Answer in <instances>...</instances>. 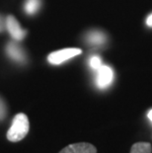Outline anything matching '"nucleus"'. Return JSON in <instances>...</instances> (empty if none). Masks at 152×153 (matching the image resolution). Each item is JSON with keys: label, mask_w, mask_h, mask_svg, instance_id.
<instances>
[{"label": "nucleus", "mask_w": 152, "mask_h": 153, "mask_svg": "<svg viewBox=\"0 0 152 153\" xmlns=\"http://www.w3.org/2000/svg\"><path fill=\"white\" fill-rule=\"evenodd\" d=\"M30 129V123L27 115L17 114L13 119L11 128L7 131V139L11 142H18L24 139Z\"/></svg>", "instance_id": "1"}, {"label": "nucleus", "mask_w": 152, "mask_h": 153, "mask_svg": "<svg viewBox=\"0 0 152 153\" xmlns=\"http://www.w3.org/2000/svg\"><path fill=\"white\" fill-rule=\"evenodd\" d=\"M81 53L82 51L80 48H64V50L53 51V53H50V55L47 56V60L50 63L57 65V64L62 63L69 58H72Z\"/></svg>", "instance_id": "2"}, {"label": "nucleus", "mask_w": 152, "mask_h": 153, "mask_svg": "<svg viewBox=\"0 0 152 153\" xmlns=\"http://www.w3.org/2000/svg\"><path fill=\"white\" fill-rule=\"evenodd\" d=\"M6 28L9 32V34L11 35V37L16 41H21L23 40L26 36V31L21 28L20 24L17 21L14 16L9 15L6 18Z\"/></svg>", "instance_id": "3"}, {"label": "nucleus", "mask_w": 152, "mask_h": 153, "mask_svg": "<svg viewBox=\"0 0 152 153\" xmlns=\"http://www.w3.org/2000/svg\"><path fill=\"white\" fill-rule=\"evenodd\" d=\"M114 73L113 70L107 65H101L97 69V75H96V84L99 88H106L112 83Z\"/></svg>", "instance_id": "4"}, {"label": "nucleus", "mask_w": 152, "mask_h": 153, "mask_svg": "<svg viewBox=\"0 0 152 153\" xmlns=\"http://www.w3.org/2000/svg\"><path fill=\"white\" fill-rule=\"evenodd\" d=\"M59 153H97V148L91 143L77 142L67 145Z\"/></svg>", "instance_id": "5"}, {"label": "nucleus", "mask_w": 152, "mask_h": 153, "mask_svg": "<svg viewBox=\"0 0 152 153\" xmlns=\"http://www.w3.org/2000/svg\"><path fill=\"white\" fill-rule=\"evenodd\" d=\"M6 53L8 56L18 63H25L26 62V54L24 51L19 45L14 42H10L7 47H6Z\"/></svg>", "instance_id": "6"}, {"label": "nucleus", "mask_w": 152, "mask_h": 153, "mask_svg": "<svg viewBox=\"0 0 152 153\" xmlns=\"http://www.w3.org/2000/svg\"><path fill=\"white\" fill-rule=\"evenodd\" d=\"M105 35L102 32L99 31H93L91 33H89L87 36V41L89 42L91 45H101L104 44L105 42Z\"/></svg>", "instance_id": "7"}, {"label": "nucleus", "mask_w": 152, "mask_h": 153, "mask_svg": "<svg viewBox=\"0 0 152 153\" xmlns=\"http://www.w3.org/2000/svg\"><path fill=\"white\" fill-rule=\"evenodd\" d=\"M129 153H152V146L149 142H136L131 146Z\"/></svg>", "instance_id": "8"}, {"label": "nucleus", "mask_w": 152, "mask_h": 153, "mask_svg": "<svg viewBox=\"0 0 152 153\" xmlns=\"http://www.w3.org/2000/svg\"><path fill=\"white\" fill-rule=\"evenodd\" d=\"M41 7V0H27L25 2V12L29 15L36 14Z\"/></svg>", "instance_id": "9"}, {"label": "nucleus", "mask_w": 152, "mask_h": 153, "mask_svg": "<svg viewBox=\"0 0 152 153\" xmlns=\"http://www.w3.org/2000/svg\"><path fill=\"white\" fill-rule=\"evenodd\" d=\"M89 63H90V66H91L93 69L97 70L99 67H101L102 65V61H101V58L99 56H97V55H94L91 58H90L89 60Z\"/></svg>", "instance_id": "10"}, {"label": "nucleus", "mask_w": 152, "mask_h": 153, "mask_svg": "<svg viewBox=\"0 0 152 153\" xmlns=\"http://www.w3.org/2000/svg\"><path fill=\"white\" fill-rule=\"evenodd\" d=\"M6 114H7V107H6V104L3 99L0 97V120L5 119Z\"/></svg>", "instance_id": "11"}, {"label": "nucleus", "mask_w": 152, "mask_h": 153, "mask_svg": "<svg viewBox=\"0 0 152 153\" xmlns=\"http://www.w3.org/2000/svg\"><path fill=\"white\" fill-rule=\"evenodd\" d=\"M5 27H6V22L4 21V19H3L2 16H0V33L3 32Z\"/></svg>", "instance_id": "12"}, {"label": "nucleus", "mask_w": 152, "mask_h": 153, "mask_svg": "<svg viewBox=\"0 0 152 153\" xmlns=\"http://www.w3.org/2000/svg\"><path fill=\"white\" fill-rule=\"evenodd\" d=\"M146 23H147V25L149 26V27H152V14H150L149 16H148Z\"/></svg>", "instance_id": "13"}, {"label": "nucleus", "mask_w": 152, "mask_h": 153, "mask_svg": "<svg viewBox=\"0 0 152 153\" xmlns=\"http://www.w3.org/2000/svg\"><path fill=\"white\" fill-rule=\"evenodd\" d=\"M148 118H149V120L152 122V110H150L149 112H148Z\"/></svg>", "instance_id": "14"}]
</instances>
